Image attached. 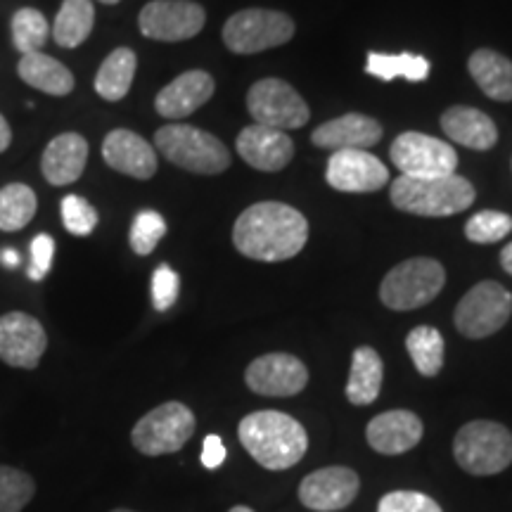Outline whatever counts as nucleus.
<instances>
[{"label": "nucleus", "instance_id": "obj_27", "mask_svg": "<svg viewBox=\"0 0 512 512\" xmlns=\"http://www.w3.org/2000/svg\"><path fill=\"white\" fill-rule=\"evenodd\" d=\"M384 366L373 347H358L351 358V373L347 382V399L354 406H370L382 389Z\"/></svg>", "mask_w": 512, "mask_h": 512}, {"label": "nucleus", "instance_id": "obj_9", "mask_svg": "<svg viewBox=\"0 0 512 512\" xmlns=\"http://www.w3.org/2000/svg\"><path fill=\"white\" fill-rule=\"evenodd\" d=\"M512 316V294L496 280L472 287L456 306V328L467 339L496 335Z\"/></svg>", "mask_w": 512, "mask_h": 512}, {"label": "nucleus", "instance_id": "obj_11", "mask_svg": "<svg viewBox=\"0 0 512 512\" xmlns=\"http://www.w3.org/2000/svg\"><path fill=\"white\" fill-rule=\"evenodd\" d=\"M247 110L256 124L278 131L302 128L311 117L302 95L280 79L256 81L247 93Z\"/></svg>", "mask_w": 512, "mask_h": 512}, {"label": "nucleus", "instance_id": "obj_1", "mask_svg": "<svg viewBox=\"0 0 512 512\" xmlns=\"http://www.w3.org/2000/svg\"><path fill=\"white\" fill-rule=\"evenodd\" d=\"M309 240V221L302 211L283 202H259L242 211L233 228V245L247 259L275 261L292 259Z\"/></svg>", "mask_w": 512, "mask_h": 512}, {"label": "nucleus", "instance_id": "obj_33", "mask_svg": "<svg viewBox=\"0 0 512 512\" xmlns=\"http://www.w3.org/2000/svg\"><path fill=\"white\" fill-rule=\"evenodd\" d=\"M36 494V484L27 472L0 465V512H22Z\"/></svg>", "mask_w": 512, "mask_h": 512}, {"label": "nucleus", "instance_id": "obj_17", "mask_svg": "<svg viewBox=\"0 0 512 512\" xmlns=\"http://www.w3.org/2000/svg\"><path fill=\"white\" fill-rule=\"evenodd\" d=\"M102 159L110 169L119 174L147 181L157 174V150L143 136L128 131V128H114L102 140Z\"/></svg>", "mask_w": 512, "mask_h": 512}, {"label": "nucleus", "instance_id": "obj_13", "mask_svg": "<svg viewBox=\"0 0 512 512\" xmlns=\"http://www.w3.org/2000/svg\"><path fill=\"white\" fill-rule=\"evenodd\" d=\"M48 349V335L41 320L24 311L0 316V361L12 368L34 370Z\"/></svg>", "mask_w": 512, "mask_h": 512}, {"label": "nucleus", "instance_id": "obj_32", "mask_svg": "<svg viewBox=\"0 0 512 512\" xmlns=\"http://www.w3.org/2000/svg\"><path fill=\"white\" fill-rule=\"evenodd\" d=\"M12 43L22 55L41 53L46 48L50 38V27L48 19L43 17V12L34 8H19L15 15H12Z\"/></svg>", "mask_w": 512, "mask_h": 512}, {"label": "nucleus", "instance_id": "obj_20", "mask_svg": "<svg viewBox=\"0 0 512 512\" xmlns=\"http://www.w3.org/2000/svg\"><path fill=\"white\" fill-rule=\"evenodd\" d=\"M425 427L413 411H387L368 422L366 439L382 456H399L420 444Z\"/></svg>", "mask_w": 512, "mask_h": 512}, {"label": "nucleus", "instance_id": "obj_2", "mask_svg": "<svg viewBox=\"0 0 512 512\" xmlns=\"http://www.w3.org/2000/svg\"><path fill=\"white\" fill-rule=\"evenodd\" d=\"M240 444L266 470L280 472L294 467L309 451V434L292 415L280 411H256L242 418Z\"/></svg>", "mask_w": 512, "mask_h": 512}, {"label": "nucleus", "instance_id": "obj_8", "mask_svg": "<svg viewBox=\"0 0 512 512\" xmlns=\"http://www.w3.org/2000/svg\"><path fill=\"white\" fill-rule=\"evenodd\" d=\"M294 22L285 12L249 8L235 12L223 27V43L238 55H254L292 41Z\"/></svg>", "mask_w": 512, "mask_h": 512}, {"label": "nucleus", "instance_id": "obj_38", "mask_svg": "<svg viewBox=\"0 0 512 512\" xmlns=\"http://www.w3.org/2000/svg\"><path fill=\"white\" fill-rule=\"evenodd\" d=\"M178 290H181V280L178 273L169 264L157 266L152 273V304L157 311H169L176 304Z\"/></svg>", "mask_w": 512, "mask_h": 512}, {"label": "nucleus", "instance_id": "obj_43", "mask_svg": "<svg viewBox=\"0 0 512 512\" xmlns=\"http://www.w3.org/2000/svg\"><path fill=\"white\" fill-rule=\"evenodd\" d=\"M0 256H3V264H5V266H17L19 254L15 252V249H5V252L0 254Z\"/></svg>", "mask_w": 512, "mask_h": 512}, {"label": "nucleus", "instance_id": "obj_30", "mask_svg": "<svg viewBox=\"0 0 512 512\" xmlns=\"http://www.w3.org/2000/svg\"><path fill=\"white\" fill-rule=\"evenodd\" d=\"M366 72L380 81H394L403 76L406 81L420 83L430 76V62L422 55L401 53V55H384L370 53L366 62Z\"/></svg>", "mask_w": 512, "mask_h": 512}, {"label": "nucleus", "instance_id": "obj_37", "mask_svg": "<svg viewBox=\"0 0 512 512\" xmlns=\"http://www.w3.org/2000/svg\"><path fill=\"white\" fill-rule=\"evenodd\" d=\"M377 512H444L432 496L420 491H392L382 496Z\"/></svg>", "mask_w": 512, "mask_h": 512}, {"label": "nucleus", "instance_id": "obj_25", "mask_svg": "<svg viewBox=\"0 0 512 512\" xmlns=\"http://www.w3.org/2000/svg\"><path fill=\"white\" fill-rule=\"evenodd\" d=\"M467 69H470V76L482 88L486 98L512 102V60L508 57L489 48L475 50L467 62Z\"/></svg>", "mask_w": 512, "mask_h": 512}, {"label": "nucleus", "instance_id": "obj_45", "mask_svg": "<svg viewBox=\"0 0 512 512\" xmlns=\"http://www.w3.org/2000/svg\"><path fill=\"white\" fill-rule=\"evenodd\" d=\"M100 3H105V5H117V3H121V0H100Z\"/></svg>", "mask_w": 512, "mask_h": 512}, {"label": "nucleus", "instance_id": "obj_12", "mask_svg": "<svg viewBox=\"0 0 512 512\" xmlns=\"http://www.w3.org/2000/svg\"><path fill=\"white\" fill-rule=\"evenodd\" d=\"M204 22L207 12L192 0H152L138 15L140 34L162 43L195 38L204 29Z\"/></svg>", "mask_w": 512, "mask_h": 512}, {"label": "nucleus", "instance_id": "obj_26", "mask_svg": "<svg viewBox=\"0 0 512 512\" xmlns=\"http://www.w3.org/2000/svg\"><path fill=\"white\" fill-rule=\"evenodd\" d=\"M138 57L131 48H117L105 57L95 74V93L107 102L124 100L136 79Z\"/></svg>", "mask_w": 512, "mask_h": 512}, {"label": "nucleus", "instance_id": "obj_46", "mask_svg": "<svg viewBox=\"0 0 512 512\" xmlns=\"http://www.w3.org/2000/svg\"><path fill=\"white\" fill-rule=\"evenodd\" d=\"M110 512H136V510H128V508H117V510H110Z\"/></svg>", "mask_w": 512, "mask_h": 512}, {"label": "nucleus", "instance_id": "obj_28", "mask_svg": "<svg viewBox=\"0 0 512 512\" xmlns=\"http://www.w3.org/2000/svg\"><path fill=\"white\" fill-rule=\"evenodd\" d=\"M95 24V8L91 0H64L57 12L53 29L55 43L60 48H79L91 36Z\"/></svg>", "mask_w": 512, "mask_h": 512}, {"label": "nucleus", "instance_id": "obj_14", "mask_svg": "<svg viewBox=\"0 0 512 512\" xmlns=\"http://www.w3.org/2000/svg\"><path fill=\"white\" fill-rule=\"evenodd\" d=\"M361 479L351 467L332 465L309 472L299 484V501L316 512H337L354 503Z\"/></svg>", "mask_w": 512, "mask_h": 512}, {"label": "nucleus", "instance_id": "obj_35", "mask_svg": "<svg viewBox=\"0 0 512 512\" xmlns=\"http://www.w3.org/2000/svg\"><path fill=\"white\" fill-rule=\"evenodd\" d=\"M166 235V221L162 219V214L157 211L145 209L133 219L131 223V233H128V242H131V249L138 256H147L152 254Z\"/></svg>", "mask_w": 512, "mask_h": 512}, {"label": "nucleus", "instance_id": "obj_21", "mask_svg": "<svg viewBox=\"0 0 512 512\" xmlns=\"http://www.w3.org/2000/svg\"><path fill=\"white\" fill-rule=\"evenodd\" d=\"M382 138L380 121L366 114H344L332 121H325L313 131V145L323 150H368L370 145H377Z\"/></svg>", "mask_w": 512, "mask_h": 512}, {"label": "nucleus", "instance_id": "obj_10", "mask_svg": "<svg viewBox=\"0 0 512 512\" xmlns=\"http://www.w3.org/2000/svg\"><path fill=\"white\" fill-rule=\"evenodd\" d=\"M389 157L406 178L451 176L458 166V155L451 145L418 131L401 133L389 147Z\"/></svg>", "mask_w": 512, "mask_h": 512}, {"label": "nucleus", "instance_id": "obj_41", "mask_svg": "<svg viewBox=\"0 0 512 512\" xmlns=\"http://www.w3.org/2000/svg\"><path fill=\"white\" fill-rule=\"evenodd\" d=\"M10 143H12V128L8 124V119H5L3 114H0V155H3V152L8 150Z\"/></svg>", "mask_w": 512, "mask_h": 512}, {"label": "nucleus", "instance_id": "obj_15", "mask_svg": "<svg viewBox=\"0 0 512 512\" xmlns=\"http://www.w3.org/2000/svg\"><path fill=\"white\" fill-rule=\"evenodd\" d=\"M245 382L254 394L294 396L309 384V370L292 354H266L249 363Z\"/></svg>", "mask_w": 512, "mask_h": 512}, {"label": "nucleus", "instance_id": "obj_40", "mask_svg": "<svg viewBox=\"0 0 512 512\" xmlns=\"http://www.w3.org/2000/svg\"><path fill=\"white\" fill-rule=\"evenodd\" d=\"M223 460H226V446H223L219 434H209L202 444V465L207 470H216L223 465Z\"/></svg>", "mask_w": 512, "mask_h": 512}, {"label": "nucleus", "instance_id": "obj_24", "mask_svg": "<svg viewBox=\"0 0 512 512\" xmlns=\"http://www.w3.org/2000/svg\"><path fill=\"white\" fill-rule=\"evenodd\" d=\"M17 74L24 83H29L36 91L55 95V98H64L74 91L76 81L74 74L64 67L62 62H57L55 57L46 53H31L22 55L17 62Z\"/></svg>", "mask_w": 512, "mask_h": 512}, {"label": "nucleus", "instance_id": "obj_5", "mask_svg": "<svg viewBox=\"0 0 512 512\" xmlns=\"http://www.w3.org/2000/svg\"><path fill=\"white\" fill-rule=\"evenodd\" d=\"M155 147L171 164L190 174L216 176L230 166V152L219 138L188 124H169L155 133Z\"/></svg>", "mask_w": 512, "mask_h": 512}, {"label": "nucleus", "instance_id": "obj_44", "mask_svg": "<svg viewBox=\"0 0 512 512\" xmlns=\"http://www.w3.org/2000/svg\"><path fill=\"white\" fill-rule=\"evenodd\" d=\"M228 512H254V510L247 508V505H235V508H230Z\"/></svg>", "mask_w": 512, "mask_h": 512}, {"label": "nucleus", "instance_id": "obj_34", "mask_svg": "<svg viewBox=\"0 0 512 512\" xmlns=\"http://www.w3.org/2000/svg\"><path fill=\"white\" fill-rule=\"evenodd\" d=\"M512 233V216L503 214V211L486 209L472 216L465 223V235L470 242L477 245H494V242L508 238Z\"/></svg>", "mask_w": 512, "mask_h": 512}, {"label": "nucleus", "instance_id": "obj_16", "mask_svg": "<svg viewBox=\"0 0 512 512\" xmlns=\"http://www.w3.org/2000/svg\"><path fill=\"white\" fill-rule=\"evenodd\" d=\"M325 178L339 192H375L389 183V169L368 150H337Z\"/></svg>", "mask_w": 512, "mask_h": 512}, {"label": "nucleus", "instance_id": "obj_7", "mask_svg": "<svg viewBox=\"0 0 512 512\" xmlns=\"http://www.w3.org/2000/svg\"><path fill=\"white\" fill-rule=\"evenodd\" d=\"M195 413L181 401H169L152 408L136 422L131 432L133 446L143 456H166L176 453L188 444L195 434Z\"/></svg>", "mask_w": 512, "mask_h": 512}, {"label": "nucleus", "instance_id": "obj_29", "mask_svg": "<svg viewBox=\"0 0 512 512\" xmlns=\"http://www.w3.org/2000/svg\"><path fill=\"white\" fill-rule=\"evenodd\" d=\"M38 209L36 192L24 183H10L0 188V230L17 233L34 221Z\"/></svg>", "mask_w": 512, "mask_h": 512}, {"label": "nucleus", "instance_id": "obj_4", "mask_svg": "<svg viewBox=\"0 0 512 512\" xmlns=\"http://www.w3.org/2000/svg\"><path fill=\"white\" fill-rule=\"evenodd\" d=\"M453 458L467 475H498L512 463V432L494 420L467 422L453 439Z\"/></svg>", "mask_w": 512, "mask_h": 512}, {"label": "nucleus", "instance_id": "obj_3", "mask_svg": "<svg viewBox=\"0 0 512 512\" xmlns=\"http://www.w3.org/2000/svg\"><path fill=\"white\" fill-rule=\"evenodd\" d=\"M475 188L463 176H439V178H406L399 176L392 183L389 197L396 209L406 214L441 219L470 209L475 202Z\"/></svg>", "mask_w": 512, "mask_h": 512}, {"label": "nucleus", "instance_id": "obj_23", "mask_svg": "<svg viewBox=\"0 0 512 512\" xmlns=\"http://www.w3.org/2000/svg\"><path fill=\"white\" fill-rule=\"evenodd\" d=\"M441 128L453 143L470 147V150H491L498 143V128L489 114L475 107H448L441 114Z\"/></svg>", "mask_w": 512, "mask_h": 512}, {"label": "nucleus", "instance_id": "obj_18", "mask_svg": "<svg viewBox=\"0 0 512 512\" xmlns=\"http://www.w3.org/2000/svg\"><path fill=\"white\" fill-rule=\"evenodd\" d=\"M235 147L252 169L268 171V174L285 169L294 157V143L285 131L259 124L242 128Z\"/></svg>", "mask_w": 512, "mask_h": 512}, {"label": "nucleus", "instance_id": "obj_42", "mask_svg": "<svg viewBox=\"0 0 512 512\" xmlns=\"http://www.w3.org/2000/svg\"><path fill=\"white\" fill-rule=\"evenodd\" d=\"M501 266H503L505 273L512 275V242H508V245L503 247V252H501Z\"/></svg>", "mask_w": 512, "mask_h": 512}, {"label": "nucleus", "instance_id": "obj_31", "mask_svg": "<svg viewBox=\"0 0 512 512\" xmlns=\"http://www.w3.org/2000/svg\"><path fill=\"white\" fill-rule=\"evenodd\" d=\"M406 349L420 375L434 377L444 368V337L437 328L430 325L413 328L406 337Z\"/></svg>", "mask_w": 512, "mask_h": 512}, {"label": "nucleus", "instance_id": "obj_6", "mask_svg": "<svg viewBox=\"0 0 512 512\" xmlns=\"http://www.w3.org/2000/svg\"><path fill=\"white\" fill-rule=\"evenodd\" d=\"M446 285V271L437 259H408L384 275L380 299L392 311H413L430 304Z\"/></svg>", "mask_w": 512, "mask_h": 512}, {"label": "nucleus", "instance_id": "obj_19", "mask_svg": "<svg viewBox=\"0 0 512 512\" xmlns=\"http://www.w3.org/2000/svg\"><path fill=\"white\" fill-rule=\"evenodd\" d=\"M214 91L216 86L211 74L202 72V69H190V72L176 76L169 86H164L157 93L155 110L159 117L169 121L185 119L200 110L202 105H207Z\"/></svg>", "mask_w": 512, "mask_h": 512}, {"label": "nucleus", "instance_id": "obj_36", "mask_svg": "<svg viewBox=\"0 0 512 512\" xmlns=\"http://www.w3.org/2000/svg\"><path fill=\"white\" fill-rule=\"evenodd\" d=\"M62 223L72 235L86 238L98 226V211L79 195H67L62 200Z\"/></svg>", "mask_w": 512, "mask_h": 512}, {"label": "nucleus", "instance_id": "obj_22", "mask_svg": "<svg viewBox=\"0 0 512 512\" xmlns=\"http://www.w3.org/2000/svg\"><path fill=\"white\" fill-rule=\"evenodd\" d=\"M88 162V140L67 131L50 140L41 157V174L50 185H69L83 176Z\"/></svg>", "mask_w": 512, "mask_h": 512}, {"label": "nucleus", "instance_id": "obj_39", "mask_svg": "<svg viewBox=\"0 0 512 512\" xmlns=\"http://www.w3.org/2000/svg\"><path fill=\"white\" fill-rule=\"evenodd\" d=\"M55 256V240L50 235L41 233L36 235L31 242V266H29V278L31 280H43L53 266Z\"/></svg>", "mask_w": 512, "mask_h": 512}]
</instances>
